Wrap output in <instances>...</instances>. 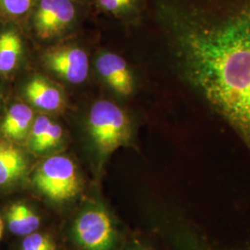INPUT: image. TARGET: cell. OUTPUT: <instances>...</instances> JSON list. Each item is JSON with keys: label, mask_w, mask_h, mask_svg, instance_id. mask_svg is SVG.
Instances as JSON below:
<instances>
[{"label": "cell", "mask_w": 250, "mask_h": 250, "mask_svg": "<svg viewBox=\"0 0 250 250\" xmlns=\"http://www.w3.org/2000/svg\"><path fill=\"white\" fill-rule=\"evenodd\" d=\"M99 9L120 18L132 17L138 13L140 0H96Z\"/></svg>", "instance_id": "5bb4252c"}, {"label": "cell", "mask_w": 250, "mask_h": 250, "mask_svg": "<svg viewBox=\"0 0 250 250\" xmlns=\"http://www.w3.org/2000/svg\"><path fill=\"white\" fill-rule=\"evenodd\" d=\"M21 250H57V249H44L33 246H21Z\"/></svg>", "instance_id": "2e32d148"}, {"label": "cell", "mask_w": 250, "mask_h": 250, "mask_svg": "<svg viewBox=\"0 0 250 250\" xmlns=\"http://www.w3.org/2000/svg\"><path fill=\"white\" fill-rule=\"evenodd\" d=\"M73 234L83 250H110L116 237L109 216L101 208L81 214L73 225Z\"/></svg>", "instance_id": "5b68a950"}, {"label": "cell", "mask_w": 250, "mask_h": 250, "mask_svg": "<svg viewBox=\"0 0 250 250\" xmlns=\"http://www.w3.org/2000/svg\"><path fill=\"white\" fill-rule=\"evenodd\" d=\"M22 41L18 31L11 26L0 31V74L13 72L22 56Z\"/></svg>", "instance_id": "7c38bea8"}, {"label": "cell", "mask_w": 250, "mask_h": 250, "mask_svg": "<svg viewBox=\"0 0 250 250\" xmlns=\"http://www.w3.org/2000/svg\"><path fill=\"white\" fill-rule=\"evenodd\" d=\"M34 118V111L28 105L14 103L7 109L0 125V132L9 141L21 142L28 137Z\"/></svg>", "instance_id": "30bf717a"}, {"label": "cell", "mask_w": 250, "mask_h": 250, "mask_svg": "<svg viewBox=\"0 0 250 250\" xmlns=\"http://www.w3.org/2000/svg\"><path fill=\"white\" fill-rule=\"evenodd\" d=\"M96 68L107 85L121 96H129L134 91V77L127 63L119 55L101 54L96 61Z\"/></svg>", "instance_id": "52a82bcc"}, {"label": "cell", "mask_w": 250, "mask_h": 250, "mask_svg": "<svg viewBox=\"0 0 250 250\" xmlns=\"http://www.w3.org/2000/svg\"><path fill=\"white\" fill-rule=\"evenodd\" d=\"M91 137L102 154H110L127 145L131 138V122L116 104L100 100L96 102L88 114Z\"/></svg>", "instance_id": "7a4b0ae2"}, {"label": "cell", "mask_w": 250, "mask_h": 250, "mask_svg": "<svg viewBox=\"0 0 250 250\" xmlns=\"http://www.w3.org/2000/svg\"><path fill=\"white\" fill-rule=\"evenodd\" d=\"M24 95L31 105L46 112H56L64 107L62 92L43 77H34L29 81Z\"/></svg>", "instance_id": "9c48e42d"}, {"label": "cell", "mask_w": 250, "mask_h": 250, "mask_svg": "<svg viewBox=\"0 0 250 250\" xmlns=\"http://www.w3.org/2000/svg\"><path fill=\"white\" fill-rule=\"evenodd\" d=\"M33 184L40 193L56 202L72 199L82 188L75 164L65 156H53L43 161L36 169Z\"/></svg>", "instance_id": "3957f363"}, {"label": "cell", "mask_w": 250, "mask_h": 250, "mask_svg": "<svg viewBox=\"0 0 250 250\" xmlns=\"http://www.w3.org/2000/svg\"><path fill=\"white\" fill-rule=\"evenodd\" d=\"M77 0H37L29 18L37 37L52 39L70 30L77 21Z\"/></svg>", "instance_id": "277c9868"}, {"label": "cell", "mask_w": 250, "mask_h": 250, "mask_svg": "<svg viewBox=\"0 0 250 250\" xmlns=\"http://www.w3.org/2000/svg\"><path fill=\"white\" fill-rule=\"evenodd\" d=\"M45 67L63 80L79 84L87 79L89 60L86 52L76 45H62L45 52Z\"/></svg>", "instance_id": "8992f818"}, {"label": "cell", "mask_w": 250, "mask_h": 250, "mask_svg": "<svg viewBox=\"0 0 250 250\" xmlns=\"http://www.w3.org/2000/svg\"><path fill=\"white\" fill-rule=\"evenodd\" d=\"M62 127L46 116H38L34 121L28 135L32 151L43 153L56 147L62 139Z\"/></svg>", "instance_id": "8fae6325"}, {"label": "cell", "mask_w": 250, "mask_h": 250, "mask_svg": "<svg viewBox=\"0 0 250 250\" xmlns=\"http://www.w3.org/2000/svg\"><path fill=\"white\" fill-rule=\"evenodd\" d=\"M6 217L10 232L20 236H26L25 227L21 213L20 202L12 204L9 207Z\"/></svg>", "instance_id": "9a60e30c"}, {"label": "cell", "mask_w": 250, "mask_h": 250, "mask_svg": "<svg viewBox=\"0 0 250 250\" xmlns=\"http://www.w3.org/2000/svg\"><path fill=\"white\" fill-rule=\"evenodd\" d=\"M28 169L25 155L12 141L0 138V187H9L24 176Z\"/></svg>", "instance_id": "ba28073f"}, {"label": "cell", "mask_w": 250, "mask_h": 250, "mask_svg": "<svg viewBox=\"0 0 250 250\" xmlns=\"http://www.w3.org/2000/svg\"><path fill=\"white\" fill-rule=\"evenodd\" d=\"M77 1H82V0H77Z\"/></svg>", "instance_id": "d6986e66"}, {"label": "cell", "mask_w": 250, "mask_h": 250, "mask_svg": "<svg viewBox=\"0 0 250 250\" xmlns=\"http://www.w3.org/2000/svg\"><path fill=\"white\" fill-rule=\"evenodd\" d=\"M37 0H0V21L16 22L30 16Z\"/></svg>", "instance_id": "4fadbf2b"}, {"label": "cell", "mask_w": 250, "mask_h": 250, "mask_svg": "<svg viewBox=\"0 0 250 250\" xmlns=\"http://www.w3.org/2000/svg\"><path fill=\"white\" fill-rule=\"evenodd\" d=\"M3 222H2V220H1V218H0V238H1V236H2V232H3Z\"/></svg>", "instance_id": "e0dca14e"}, {"label": "cell", "mask_w": 250, "mask_h": 250, "mask_svg": "<svg viewBox=\"0 0 250 250\" xmlns=\"http://www.w3.org/2000/svg\"><path fill=\"white\" fill-rule=\"evenodd\" d=\"M132 250H147V249H146V248H141V247H137V248H135V249H133Z\"/></svg>", "instance_id": "ac0fdd59"}, {"label": "cell", "mask_w": 250, "mask_h": 250, "mask_svg": "<svg viewBox=\"0 0 250 250\" xmlns=\"http://www.w3.org/2000/svg\"><path fill=\"white\" fill-rule=\"evenodd\" d=\"M183 78L250 146V0H161Z\"/></svg>", "instance_id": "6da1fadb"}]
</instances>
